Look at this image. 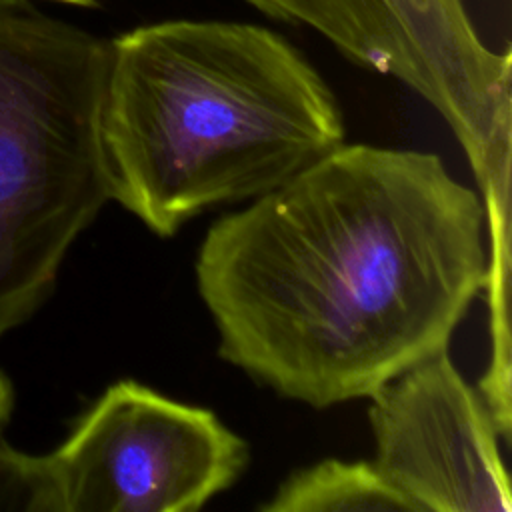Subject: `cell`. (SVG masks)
<instances>
[{"label": "cell", "mask_w": 512, "mask_h": 512, "mask_svg": "<svg viewBox=\"0 0 512 512\" xmlns=\"http://www.w3.org/2000/svg\"><path fill=\"white\" fill-rule=\"evenodd\" d=\"M304 24L362 66L394 76L448 122L480 186L488 290H510V50H492L466 0H246Z\"/></svg>", "instance_id": "cell-4"}, {"label": "cell", "mask_w": 512, "mask_h": 512, "mask_svg": "<svg viewBox=\"0 0 512 512\" xmlns=\"http://www.w3.org/2000/svg\"><path fill=\"white\" fill-rule=\"evenodd\" d=\"M12 410H14V386L10 378L4 372H0V446L4 442V430L12 418Z\"/></svg>", "instance_id": "cell-8"}, {"label": "cell", "mask_w": 512, "mask_h": 512, "mask_svg": "<svg viewBox=\"0 0 512 512\" xmlns=\"http://www.w3.org/2000/svg\"><path fill=\"white\" fill-rule=\"evenodd\" d=\"M262 512H414L374 462L320 460L292 472L260 506Z\"/></svg>", "instance_id": "cell-7"}, {"label": "cell", "mask_w": 512, "mask_h": 512, "mask_svg": "<svg viewBox=\"0 0 512 512\" xmlns=\"http://www.w3.org/2000/svg\"><path fill=\"white\" fill-rule=\"evenodd\" d=\"M374 466L414 512H510L496 422L448 350L370 396Z\"/></svg>", "instance_id": "cell-6"}, {"label": "cell", "mask_w": 512, "mask_h": 512, "mask_svg": "<svg viewBox=\"0 0 512 512\" xmlns=\"http://www.w3.org/2000/svg\"><path fill=\"white\" fill-rule=\"evenodd\" d=\"M110 40L0 0V338L52 296L110 202L100 108Z\"/></svg>", "instance_id": "cell-3"}, {"label": "cell", "mask_w": 512, "mask_h": 512, "mask_svg": "<svg viewBox=\"0 0 512 512\" xmlns=\"http://www.w3.org/2000/svg\"><path fill=\"white\" fill-rule=\"evenodd\" d=\"M60 2H68V4H78V6H92L98 0H60Z\"/></svg>", "instance_id": "cell-9"}, {"label": "cell", "mask_w": 512, "mask_h": 512, "mask_svg": "<svg viewBox=\"0 0 512 512\" xmlns=\"http://www.w3.org/2000/svg\"><path fill=\"white\" fill-rule=\"evenodd\" d=\"M110 200L162 238L260 198L344 144L332 90L280 34L166 20L110 40L100 108Z\"/></svg>", "instance_id": "cell-2"}, {"label": "cell", "mask_w": 512, "mask_h": 512, "mask_svg": "<svg viewBox=\"0 0 512 512\" xmlns=\"http://www.w3.org/2000/svg\"><path fill=\"white\" fill-rule=\"evenodd\" d=\"M250 448L206 408L118 380L46 454L0 446V482L26 512H196Z\"/></svg>", "instance_id": "cell-5"}, {"label": "cell", "mask_w": 512, "mask_h": 512, "mask_svg": "<svg viewBox=\"0 0 512 512\" xmlns=\"http://www.w3.org/2000/svg\"><path fill=\"white\" fill-rule=\"evenodd\" d=\"M194 270L220 358L328 408L448 350L486 288L484 206L432 152L342 144L218 218Z\"/></svg>", "instance_id": "cell-1"}]
</instances>
